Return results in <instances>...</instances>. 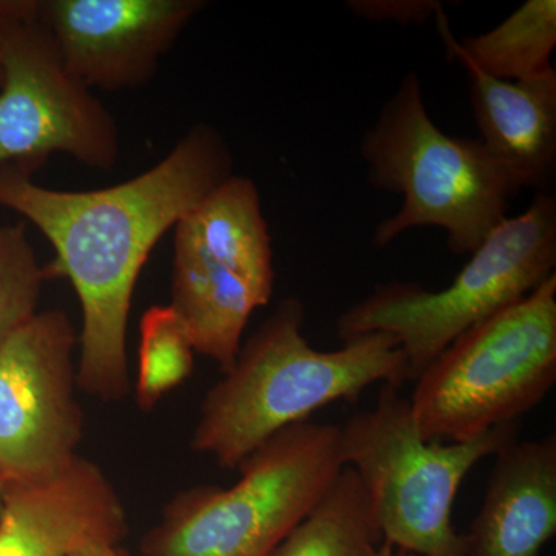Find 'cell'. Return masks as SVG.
Returning a JSON list of instances; mask_svg holds the SVG:
<instances>
[{
  "mask_svg": "<svg viewBox=\"0 0 556 556\" xmlns=\"http://www.w3.org/2000/svg\"><path fill=\"white\" fill-rule=\"evenodd\" d=\"M170 306L181 318L195 353L226 372L239 354L249 318L262 308V302L243 278L175 236Z\"/></svg>",
  "mask_w": 556,
  "mask_h": 556,
  "instance_id": "5bb4252c",
  "label": "cell"
},
{
  "mask_svg": "<svg viewBox=\"0 0 556 556\" xmlns=\"http://www.w3.org/2000/svg\"><path fill=\"white\" fill-rule=\"evenodd\" d=\"M78 332L67 313L36 314L0 350V481L38 484L78 457Z\"/></svg>",
  "mask_w": 556,
  "mask_h": 556,
  "instance_id": "9c48e42d",
  "label": "cell"
},
{
  "mask_svg": "<svg viewBox=\"0 0 556 556\" xmlns=\"http://www.w3.org/2000/svg\"><path fill=\"white\" fill-rule=\"evenodd\" d=\"M3 36H5V31H3V24L2 21H0V53H2Z\"/></svg>",
  "mask_w": 556,
  "mask_h": 556,
  "instance_id": "cb8c5ba5",
  "label": "cell"
},
{
  "mask_svg": "<svg viewBox=\"0 0 556 556\" xmlns=\"http://www.w3.org/2000/svg\"><path fill=\"white\" fill-rule=\"evenodd\" d=\"M348 9L368 22L424 24L444 10L438 0H350Z\"/></svg>",
  "mask_w": 556,
  "mask_h": 556,
  "instance_id": "ffe728a7",
  "label": "cell"
},
{
  "mask_svg": "<svg viewBox=\"0 0 556 556\" xmlns=\"http://www.w3.org/2000/svg\"><path fill=\"white\" fill-rule=\"evenodd\" d=\"M203 0H36V13L62 60L87 87L138 89L155 78L160 61Z\"/></svg>",
  "mask_w": 556,
  "mask_h": 556,
  "instance_id": "30bf717a",
  "label": "cell"
},
{
  "mask_svg": "<svg viewBox=\"0 0 556 556\" xmlns=\"http://www.w3.org/2000/svg\"><path fill=\"white\" fill-rule=\"evenodd\" d=\"M372 556H420L415 554H409V552L399 551V548L390 546L387 543H380L379 547L376 548L375 554Z\"/></svg>",
  "mask_w": 556,
  "mask_h": 556,
  "instance_id": "7402d4cb",
  "label": "cell"
},
{
  "mask_svg": "<svg viewBox=\"0 0 556 556\" xmlns=\"http://www.w3.org/2000/svg\"><path fill=\"white\" fill-rule=\"evenodd\" d=\"M192 345L181 318L170 305L150 306L139 324L137 405L155 409L161 399L182 386L195 367Z\"/></svg>",
  "mask_w": 556,
  "mask_h": 556,
  "instance_id": "ac0fdd59",
  "label": "cell"
},
{
  "mask_svg": "<svg viewBox=\"0 0 556 556\" xmlns=\"http://www.w3.org/2000/svg\"><path fill=\"white\" fill-rule=\"evenodd\" d=\"M0 80H2V72H0Z\"/></svg>",
  "mask_w": 556,
  "mask_h": 556,
  "instance_id": "d4e9b609",
  "label": "cell"
},
{
  "mask_svg": "<svg viewBox=\"0 0 556 556\" xmlns=\"http://www.w3.org/2000/svg\"><path fill=\"white\" fill-rule=\"evenodd\" d=\"M448 56L501 80L532 78L552 68L556 47L555 0H527L497 27L473 38L455 39L444 10L437 14Z\"/></svg>",
  "mask_w": 556,
  "mask_h": 556,
  "instance_id": "2e32d148",
  "label": "cell"
},
{
  "mask_svg": "<svg viewBox=\"0 0 556 556\" xmlns=\"http://www.w3.org/2000/svg\"><path fill=\"white\" fill-rule=\"evenodd\" d=\"M415 383L409 404L424 441L468 442L521 422L556 383V274L467 329Z\"/></svg>",
  "mask_w": 556,
  "mask_h": 556,
  "instance_id": "52a82bcc",
  "label": "cell"
},
{
  "mask_svg": "<svg viewBox=\"0 0 556 556\" xmlns=\"http://www.w3.org/2000/svg\"><path fill=\"white\" fill-rule=\"evenodd\" d=\"M376 189L404 197L401 211L375 229L388 247L408 229L437 226L450 251L471 254L507 218L519 192L481 139L448 137L428 115L420 80L408 73L361 144Z\"/></svg>",
  "mask_w": 556,
  "mask_h": 556,
  "instance_id": "3957f363",
  "label": "cell"
},
{
  "mask_svg": "<svg viewBox=\"0 0 556 556\" xmlns=\"http://www.w3.org/2000/svg\"><path fill=\"white\" fill-rule=\"evenodd\" d=\"M481 142L519 189H544L556 167V72L519 80L486 76L463 64Z\"/></svg>",
  "mask_w": 556,
  "mask_h": 556,
  "instance_id": "4fadbf2b",
  "label": "cell"
},
{
  "mask_svg": "<svg viewBox=\"0 0 556 556\" xmlns=\"http://www.w3.org/2000/svg\"><path fill=\"white\" fill-rule=\"evenodd\" d=\"M5 485L0 481V517H2L3 506H5Z\"/></svg>",
  "mask_w": 556,
  "mask_h": 556,
  "instance_id": "603a6c76",
  "label": "cell"
},
{
  "mask_svg": "<svg viewBox=\"0 0 556 556\" xmlns=\"http://www.w3.org/2000/svg\"><path fill=\"white\" fill-rule=\"evenodd\" d=\"M556 266V200L536 193L521 215L506 218L473 252L452 285L428 291L415 281L380 283L340 314L343 342L386 332L405 354L409 380L460 334L529 295Z\"/></svg>",
  "mask_w": 556,
  "mask_h": 556,
  "instance_id": "8992f818",
  "label": "cell"
},
{
  "mask_svg": "<svg viewBox=\"0 0 556 556\" xmlns=\"http://www.w3.org/2000/svg\"><path fill=\"white\" fill-rule=\"evenodd\" d=\"M382 533L356 471L343 467L273 556H372Z\"/></svg>",
  "mask_w": 556,
  "mask_h": 556,
  "instance_id": "e0dca14e",
  "label": "cell"
},
{
  "mask_svg": "<svg viewBox=\"0 0 556 556\" xmlns=\"http://www.w3.org/2000/svg\"><path fill=\"white\" fill-rule=\"evenodd\" d=\"M127 535L119 493L87 457H75L47 481L7 490L0 556H70L91 543L119 546Z\"/></svg>",
  "mask_w": 556,
  "mask_h": 556,
  "instance_id": "8fae6325",
  "label": "cell"
},
{
  "mask_svg": "<svg viewBox=\"0 0 556 556\" xmlns=\"http://www.w3.org/2000/svg\"><path fill=\"white\" fill-rule=\"evenodd\" d=\"M305 305L281 300L241 343L236 362L200 405L192 448L237 470L252 452L285 428L306 422L317 409L343 401L354 404L368 387H404L407 357L396 339L369 332L318 351L303 336Z\"/></svg>",
  "mask_w": 556,
  "mask_h": 556,
  "instance_id": "7a4b0ae2",
  "label": "cell"
},
{
  "mask_svg": "<svg viewBox=\"0 0 556 556\" xmlns=\"http://www.w3.org/2000/svg\"><path fill=\"white\" fill-rule=\"evenodd\" d=\"M70 556H127L119 546L115 544L91 543L78 548L75 554Z\"/></svg>",
  "mask_w": 556,
  "mask_h": 556,
  "instance_id": "44dd1931",
  "label": "cell"
},
{
  "mask_svg": "<svg viewBox=\"0 0 556 556\" xmlns=\"http://www.w3.org/2000/svg\"><path fill=\"white\" fill-rule=\"evenodd\" d=\"M343 467L338 426L285 428L237 467L236 484L172 497L142 536V555L273 556Z\"/></svg>",
  "mask_w": 556,
  "mask_h": 556,
  "instance_id": "277c9868",
  "label": "cell"
},
{
  "mask_svg": "<svg viewBox=\"0 0 556 556\" xmlns=\"http://www.w3.org/2000/svg\"><path fill=\"white\" fill-rule=\"evenodd\" d=\"M555 533V434L510 442L495 455L467 556H540Z\"/></svg>",
  "mask_w": 556,
  "mask_h": 556,
  "instance_id": "7c38bea8",
  "label": "cell"
},
{
  "mask_svg": "<svg viewBox=\"0 0 556 556\" xmlns=\"http://www.w3.org/2000/svg\"><path fill=\"white\" fill-rule=\"evenodd\" d=\"M46 281L24 223L0 226V350L38 314Z\"/></svg>",
  "mask_w": 556,
  "mask_h": 556,
  "instance_id": "d6986e66",
  "label": "cell"
},
{
  "mask_svg": "<svg viewBox=\"0 0 556 556\" xmlns=\"http://www.w3.org/2000/svg\"><path fill=\"white\" fill-rule=\"evenodd\" d=\"M519 427L468 442L424 441L409 399L382 383L375 407L339 427L340 457L367 492L382 543L420 556H467V538L452 522L457 490L478 463L518 441Z\"/></svg>",
  "mask_w": 556,
  "mask_h": 556,
  "instance_id": "5b68a950",
  "label": "cell"
},
{
  "mask_svg": "<svg viewBox=\"0 0 556 556\" xmlns=\"http://www.w3.org/2000/svg\"><path fill=\"white\" fill-rule=\"evenodd\" d=\"M0 170L31 175L53 153L89 169L119 159L115 116L65 65L36 0H0Z\"/></svg>",
  "mask_w": 556,
  "mask_h": 556,
  "instance_id": "ba28073f",
  "label": "cell"
},
{
  "mask_svg": "<svg viewBox=\"0 0 556 556\" xmlns=\"http://www.w3.org/2000/svg\"><path fill=\"white\" fill-rule=\"evenodd\" d=\"M174 229L175 236L243 278L262 306L268 305L276 281L273 248L260 192L251 178L232 175L219 182Z\"/></svg>",
  "mask_w": 556,
  "mask_h": 556,
  "instance_id": "9a60e30c",
  "label": "cell"
},
{
  "mask_svg": "<svg viewBox=\"0 0 556 556\" xmlns=\"http://www.w3.org/2000/svg\"><path fill=\"white\" fill-rule=\"evenodd\" d=\"M232 155L217 130L197 124L149 170L112 188L54 190L0 170V207L27 218L54 249L47 280L67 278L83 311L76 379L105 404L129 394L127 328L139 274L161 237L219 182Z\"/></svg>",
  "mask_w": 556,
  "mask_h": 556,
  "instance_id": "6da1fadb",
  "label": "cell"
}]
</instances>
